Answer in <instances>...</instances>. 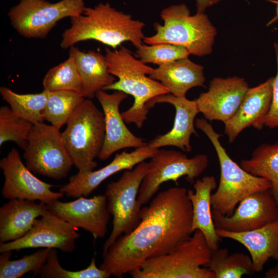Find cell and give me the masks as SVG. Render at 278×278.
<instances>
[{"label": "cell", "instance_id": "6da1fadb", "mask_svg": "<svg viewBox=\"0 0 278 278\" xmlns=\"http://www.w3.org/2000/svg\"><path fill=\"white\" fill-rule=\"evenodd\" d=\"M141 220L118 237L103 255L99 268L117 277L138 269L147 259L168 253L188 239L192 231V206L185 187L159 193L141 208Z\"/></svg>", "mask_w": 278, "mask_h": 278}, {"label": "cell", "instance_id": "7a4b0ae2", "mask_svg": "<svg viewBox=\"0 0 278 278\" xmlns=\"http://www.w3.org/2000/svg\"><path fill=\"white\" fill-rule=\"evenodd\" d=\"M71 26L62 34L60 46L70 48L79 42L93 40L115 48L130 42L136 48L143 44L145 24L112 7L100 3L85 7L83 13L70 18Z\"/></svg>", "mask_w": 278, "mask_h": 278}, {"label": "cell", "instance_id": "3957f363", "mask_svg": "<svg viewBox=\"0 0 278 278\" xmlns=\"http://www.w3.org/2000/svg\"><path fill=\"white\" fill-rule=\"evenodd\" d=\"M105 50L109 72L118 80L103 90L120 91L133 96L132 106L121 113V116L126 124L133 123L141 128L150 110L147 103L169 91L159 81L146 76L154 68L136 59L125 46L115 50L106 47Z\"/></svg>", "mask_w": 278, "mask_h": 278}, {"label": "cell", "instance_id": "277c9868", "mask_svg": "<svg viewBox=\"0 0 278 278\" xmlns=\"http://www.w3.org/2000/svg\"><path fill=\"white\" fill-rule=\"evenodd\" d=\"M195 125L212 143L220 165L219 185L211 196L212 215L230 216L242 199L257 192L271 188L268 179L251 175L229 157L219 141L222 134L217 133L205 118L197 119Z\"/></svg>", "mask_w": 278, "mask_h": 278}, {"label": "cell", "instance_id": "5b68a950", "mask_svg": "<svg viewBox=\"0 0 278 278\" xmlns=\"http://www.w3.org/2000/svg\"><path fill=\"white\" fill-rule=\"evenodd\" d=\"M160 16L163 25L154 23L156 33L145 37L144 43L181 45L190 54L198 57L212 52L217 30L206 14L197 12L192 15L188 7L182 3L166 7Z\"/></svg>", "mask_w": 278, "mask_h": 278}, {"label": "cell", "instance_id": "8992f818", "mask_svg": "<svg viewBox=\"0 0 278 278\" xmlns=\"http://www.w3.org/2000/svg\"><path fill=\"white\" fill-rule=\"evenodd\" d=\"M213 250L201 231L164 255L146 260L131 272L133 278H215L205 267Z\"/></svg>", "mask_w": 278, "mask_h": 278}, {"label": "cell", "instance_id": "52a82bcc", "mask_svg": "<svg viewBox=\"0 0 278 278\" xmlns=\"http://www.w3.org/2000/svg\"><path fill=\"white\" fill-rule=\"evenodd\" d=\"M62 136L74 165L79 172L93 171L94 161L103 146L106 126L104 114L90 99L84 98L66 123Z\"/></svg>", "mask_w": 278, "mask_h": 278}, {"label": "cell", "instance_id": "ba28073f", "mask_svg": "<svg viewBox=\"0 0 278 278\" xmlns=\"http://www.w3.org/2000/svg\"><path fill=\"white\" fill-rule=\"evenodd\" d=\"M148 169L149 163L142 162L132 169L125 170L118 180L107 185L105 195L108 212L113 216V227L104 243L103 254L118 237L130 233L140 223L142 206L137 196Z\"/></svg>", "mask_w": 278, "mask_h": 278}, {"label": "cell", "instance_id": "9c48e42d", "mask_svg": "<svg viewBox=\"0 0 278 278\" xmlns=\"http://www.w3.org/2000/svg\"><path fill=\"white\" fill-rule=\"evenodd\" d=\"M23 158L33 173L55 180L66 177L73 164L60 129L43 122L34 124Z\"/></svg>", "mask_w": 278, "mask_h": 278}, {"label": "cell", "instance_id": "30bf717a", "mask_svg": "<svg viewBox=\"0 0 278 278\" xmlns=\"http://www.w3.org/2000/svg\"><path fill=\"white\" fill-rule=\"evenodd\" d=\"M84 0H20L8 16L13 28L26 38L44 39L60 20L82 14Z\"/></svg>", "mask_w": 278, "mask_h": 278}, {"label": "cell", "instance_id": "8fae6325", "mask_svg": "<svg viewBox=\"0 0 278 278\" xmlns=\"http://www.w3.org/2000/svg\"><path fill=\"white\" fill-rule=\"evenodd\" d=\"M149 169L141 183L137 200L141 206L151 201L161 185L169 181L177 184L178 180L185 177L193 184L208 166V159L204 154L189 158L175 150L159 149L150 158Z\"/></svg>", "mask_w": 278, "mask_h": 278}, {"label": "cell", "instance_id": "7c38bea8", "mask_svg": "<svg viewBox=\"0 0 278 278\" xmlns=\"http://www.w3.org/2000/svg\"><path fill=\"white\" fill-rule=\"evenodd\" d=\"M70 223L48 210L33 222L30 230L17 240L0 243V252L27 248H55L72 252L80 235Z\"/></svg>", "mask_w": 278, "mask_h": 278}, {"label": "cell", "instance_id": "4fadbf2b", "mask_svg": "<svg viewBox=\"0 0 278 278\" xmlns=\"http://www.w3.org/2000/svg\"><path fill=\"white\" fill-rule=\"evenodd\" d=\"M0 167L5 178L2 190V195L5 199L39 200L47 204L64 195L61 192L51 190L55 185L37 178L23 163L20 153L15 148L1 160Z\"/></svg>", "mask_w": 278, "mask_h": 278}, {"label": "cell", "instance_id": "5bb4252c", "mask_svg": "<svg viewBox=\"0 0 278 278\" xmlns=\"http://www.w3.org/2000/svg\"><path fill=\"white\" fill-rule=\"evenodd\" d=\"M54 215L70 223L76 229L90 232L94 239L103 238L108 232L110 214L105 195L90 198L80 196L75 200L62 202L57 199L46 204Z\"/></svg>", "mask_w": 278, "mask_h": 278}, {"label": "cell", "instance_id": "9a60e30c", "mask_svg": "<svg viewBox=\"0 0 278 278\" xmlns=\"http://www.w3.org/2000/svg\"><path fill=\"white\" fill-rule=\"evenodd\" d=\"M237 205L230 216L212 215L216 229L244 232L278 220V205L270 188L249 195Z\"/></svg>", "mask_w": 278, "mask_h": 278}, {"label": "cell", "instance_id": "2e32d148", "mask_svg": "<svg viewBox=\"0 0 278 278\" xmlns=\"http://www.w3.org/2000/svg\"><path fill=\"white\" fill-rule=\"evenodd\" d=\"M248 88L247 82L241 77H215L210 81L208 90L195 100L199 113L206 120L224 123L235 114Z\"/></svg>", "mask_w": 278, "mask_h": 278}, {"label": "cell", "instance_id": "e0dca14e", "mask_svg": "<svg viewBox=\"0 0 278 278\" xmlns=\"http://www.w3.org/2000/svg\"><path fill=\"white\" fill-rule=\"evenodd\" d=\"M95 96L102 107L106 126L105 142L98 157L100 160L108 159L120 149L137 148L148 144L129 130L120 113V104L127 98V94L120 91L109 94L101 90L96 92Z\"/></svg>", "mask_w": 278, "mask_h": 278}, {"label": "cell", "instance_id": "ac0fdd59", "mask_svg": "<svg viewBox=\"0 0 278 278\" xmlns=\"http://www.w3.org/2000/svg\"><path fill=\"white\" fill-rule=\"evenodd\" d=\"M158 103H167L175 108L176 114L172 129L165 134L158 135L148 143L155 149L165 146H174L184 152H190L192 147L190 138L192 134L199 136L195 128V119L199 113L195 100L186 97H176L170 93L157 96L147 103L150 109Z\"/></svg>", "mask_w": 278, "mask_h": 278}, {"label": "cell", "instance_id": "d6986e66", "mask_svg": "<svg viewBox=\"0 0 278 278\" xmlns=\"http://www.w3.org/2000/svg\"><path fill=\"white\" fill-rule=\"evenodd\" d=\"M159 149H151L148 144L131 152L117 153L106 166L96 171L81 172L71 176L69 182L61 186L59 192L69 197H86L104 180L123 170L132 169L138 163L152 158Z\"/></svg>", "mask_w": 278, "mask_h": 278}, {"label": "cell", "instance_id": "ffe728a7", "mask_svg": "<svg viewBox=\"0 0 278 278\" xmlns=\"http://www.w3.org/2000/svg\"><path fill=\"white\" fill-rule=\"evenodd\" d=\"M273 80L274 77H271L257 86L248 88L235 114L224 123L230 144L248 127L258 130L264 127L271 104Z\"/></svg>", "mask_w": 278, "mask_h": 278}, {"label": "cell", "instance_id": "44dd1931", "mask_svg": "<svg viewBox=\"0 0 278 278\" xmlns=\"http://www.w3.org/2000/svg\"><path fill=\"white\" fill-rule=\"evenodd\" d=\"M216 230L220 238L235 240L248 250L255 272H260L269 258L278 260V220L248 231Z\"/></svg>", "mask_w": 278, "mask_h": 278}, {"label": "cell", "instance_id": "7402d4cb", "mask_svg": "<svg viewBox=\"0 0 278 278\" xmlns=\"http://www.w3.org/2000/svg\"><path fill=\"white\" fill-rule=\"evenodd\" d=\"M47 210L46 204L42 202L10 199L0 208V242L14 241L24 236L35 219Z\"/></svg>", "mask_w": 278, "mask_h": 278}, {"label": "cell", "instance_id": "603a6c76", "mask_svg": "<svg viewBox=\"0 0 278 278\" xmlns=\"http://www.w3.org/2000/svg\"><path fill=\"white\" fill-rule=\"evenodd\" d=\"M216 187L215 178L208 176L195 181L193 184L195 192L187 190L193 210L192 231L193 232L196 230L201 231L213 250L219 248L220 240L216 233L211 204L212 192Z\"/></svg>", "mask_w": 278, "mask_h": 278}, {"label": "cell", "instance_id": "cb8c5ba5", "mask_svg": "<svg viewBox=\"0 0 278 278\" xmlns=\"http://www.w3.org/2000/svg\"><path fill=\"white\" fill-rule=\"evenodd\" d=\"M69 57L76 65L82 82L81 94L85 98H93L97 91L116 81L115 76L109 72L105 56L100 53L84 52L72 46L70 48Z\"/></svg>", "mask_w": 278, "mask_h": 278}, {"label": "cell", "instance_id": "d4e9b609", "mask_svg": "<svg viewBox=\"0 0 278 278\" xmlns=\"http://www.w3.org/2000/svg\"><path fill=\"white\" fill-rule=\"evenodd\" d=\"M149 77L159 81L176 97H186L189 90L203 86L205 82L203 67L188 58L159 66Z\"/></svg>", "mask_w": 278, "mask_h": 278}, {"label": "cell", "instance_id": "484cf974", "mask_svg": "<svg viewBox=\"0 0 278 278\" xmlns=\"http://www.w3.org/2000/svg\"><path fill=\"white\" fill-rule=\"evenodd\" d=\"M240 166L252 175L268 179L270 188L278 205V142L263 143L253 151L249 159L240 161Z\"/></svg>", "mask_w": 278, "mask_h": 278}, {"label": "cell", "instance_id": "4316f807", "mask_svg": "<svg viewBox=\"0 0 278 278\" xmlns=\"http://www.w3.org/2000/svg\"><path fill=\"white\" fill-rule=\"evenodd\" d=\"M0 94L10 108L19 116L32 124L45 120L44 112L49 91L36 94H18L6 87L0 88Z\"/></svg>", "mask_w": 278, "mask_h": 278}, {"label": "cell", "instance_id": "83f0119b", "mask_svg": "<svg viewBox=\"0 0 278 278\" xmlns=\"http://www.w3.org/2000/svg\"><path fill=\"white\" fill-rule=\"evenodd\" d=\"M205 267L214 274L215 278H241L255 272L250 255L242 252L229 254L227 248L213 250Z\"/></svg>", "mask_w": 278, "mask_h": 278}, {"label": "cell", "instance_id": "f1b7e54d", "mask_svg": "<svg viewBox=\"0 0 278 278\" xmlns=\"http://www.w3.org/2000/svg\"><path fill=\"white\" fill-rule=\"evenodd\" d=\"M84 98L81 93L75 91L49 92L44 112L45 120L60 129Z\"/></svg>", "mask_w": 278, "mask_h": 278}, {"label": "cell", "instance_id": "f546056e", "mask_svg": "<svg viewBox=\"0 0 278 278\" xmlns=\"http://www.w3.org/2000/svg\"><path fill=\"white\" fill-rule=\"evenodd\" d=\"M51 248H43L16 260H10L12 251H6L0 255V277L20 278L29 272L33 277L40 274Z\"/></svg>", "mask_w": 278, "mask_h": 278}, {"label": "cell", "instance_id": "4dcf8cb0", "mask_svg": "<svg viewBox=\"0 0 278 278\" xmlns=\"http://www.w3.org/2000/svg\"><path fill=\"white\" fill-rule=\"evenodd\" d=\"M33 124L16 114L10 107L0 108V145L12 141L24 150Z\"/></svg>", "mask_w": 278, "mask_h": 278}, {"label": "cell", "instance_id": "1f68e13d", "mask_svg": "<svg viewBox=\"0 0 278 278\" xmlns=\"http://www.w3.org/2000/svg\"><path fill=\"white\" fill-rule=\"evenodd\" d=\"M44 90L53 92L72 91L81 93L82 82L73 59L68 58L51 68L45 75L43 81Z\"/></svg>", "mask_w": 278, "mask_h": 278}, {"label": "cell", "instance_id": "d6a6232c", "mask_svg": "<svg viewBox=\"0 0 278 278\" xmlns=\"http://www.w3.org/2000/svg\"><path fill=\"white\" fill-rule=\"evenodd\" d=\"M136 49V57L141 62L158 66L188 58L190 55L184 46L166 43L149 45L143 44Z\"/></svg>", "mask_w": 278, "mask_h": 278}, {"label": "cell", "instance_id": "836d02e7", "mask_svg": "<svg viewBox=\"0 0 278 278\" xmlns=\"http://www.w3.org/2000/svg\"><path fill=\"white\" fill-rule=\"evenodd\" d=\"M39 275L42 278H108L110 276L103 270L97 267L93 258L88 267L79 271H70L63 268L58 258V253L51 248L47 260Z\"/></svg>", "mask_w": 278, "mask_h": 278}, {"label": "cell", "instance_id": "e575fe53", "mask_svg": "<svg viewBox=\"0 0 278 278\" xmlns=\"http://www.w3.org/2000/svg\"><path fill=\"white\" fill-rule=\"evenodd\" d=\"M277 63V73L274 77L271 104L266 117L265 126L274 128L278 127V42L273 44Z\"/></svg>", "mask_w": 278, "mask_h": 278}, {"label": "cell", "instance_id": "d590c367", "mask_svg": "<svg viewBox=\"0 0 278 278\" xmlns=\"http://www.w3.org/2000/svg\"><path fill=\"white\" fill-rule=\"evenodd\" d=\"M221 0H196L197 12L204 13L206 8L217 3Z\"/></svg>", "mask_w": 278, "mask_h": 278}, {"label": "cell", "instance_id": "8d00e7d4", "mask_svg": "<svg viewBox=\"0 0 278 278\" xmlns=\"http://www.w3.org/2000/svg\"><path fill=\"white\" fill-rule=\"evenodd\" d=\"M264 277L265 278H278V263L275 266L268 270Z\"/></svg>", "mask_w": 278, "mask_h": 278}, {"label": "cell", "instance_id": "74e56055", "mask_svg": "<svg viewBox=\"0 0 278 278\" xmlns=\"http://www.w3.org/2000/svg\"><path fill=\"white\" fill-rule=\"evenodd\" d=\"M276 14L277 18H278V2H277V7H276Z\"/></svg>", "mask_w": 278, "mask_h": 278}]
</instances>
